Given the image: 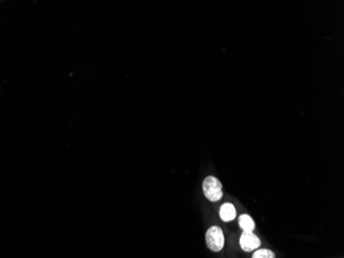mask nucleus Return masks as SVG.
<instances>
[{
	"mask_svg": "<svg viewBox=\"0 0 344 258\" xmlns=\"http://www.w3.org/2000/svg\"><path fill=\"white\" fill-rule=\"evenodd\" d=\"M240 247L244 252H252L256 251L260 245V238L253 232H243L240 236Z\"/></svg>",
	"mask_w": 344,
	"mask_h": 258,
	"instance_id": "nucleus-3",
	"label": "nucleus"
},
{
	"mask_svg": "<svg viewBox=\"0 0 344 258\" xmlns=\"http://www.w3.org/2000/svg\"><path fill=\"white\" fill-rule=\"evenodd\" d=\"M253 258H275V254L268 249H261L255 251Z\"/></svg>",
	"mask_w": 344,
	"mask_h": 258,
	"instance_id": "nucleus-6",
	"label": "nucleus"
},
{
	"mask_svg": "<svg viewBox=\"0 0 344 258\" xmlns=\"http://www.w3.org/2000/svg\"><path fill=\"white\" fill-rule=\"evenodd\" d=\"M221 219L225 222H229L235 219L236 210L232 204H224L220 210Z\"/></svg>",
	"mask_w": 344,
	"mask_h": 258,
	"instance_id": "nucleus-4",
	"label": "nucleus"
},
{
	"mask_svg": "<svg viewBox=\"0 0 344 258\" xmlns=\"http://www.w3.org/2000/svg\"><path fill=\"white\" fill-rule=\"evenodd\" d=\"M239 226L242 228L243 232H253L256 227V224L251 216L241 215L239 217Z\"/></svg>",
	"mask_w": 344,
	"mask_h": 258,
	"instance_id": "nucleus-5",
	"label": "nucleus"
},
{
	"mask_svg": "<svg viewBox=\"0 0 344 258\" xmlns=\"http://www.w3.org/2000/svg\"><path fill=\"white\" fill-rule=\"evenodd\" d=\"M203 193L207 199L211 201H218L223 197V189L221 182L213 176L206 177L203 181Z\"/></svg>",
	"mask_w": 344,
	"mask_h": 258,
	"instance_id": "nucleus-1",
	"label": "nucleus"
},
{
	"mask_svg": "<svg viewBox=\"0 0 344 258\" xmlns=\"http://www.w3.org/2000/svg\"><path fill=\"white\" fill-rule=\"evenodd\" d=\"M205 241L207 247L212 251H221L225 245V236L223 230L219 226H212L205 234Z\"/></svg>",
	"mask_w": 344,
	"mask_h": 258,
	"instance_id": "nucleus-2",
	"label": "nucleus"
}]
</instances>
